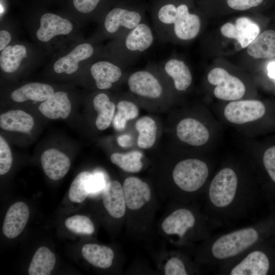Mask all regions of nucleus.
<instances>
[{
  "label": "nucleus",
  "instance_id": "f257e3e1",
  "mask_svg": "<svg viewBox=\"0 0 275 275\" xmlns=\"http://www.w3.org/2000/svg\"><path fill=\"white\" fill-rule=\"evenodd\" d=\"M204 212L216 228L253 219L265 201L260 187L241 180L226 166L213 176L204 191Z\"/></svg>",
  "mask_w": 275,
  "mask_h": 275
},
{
  "label": "nucleus",
  "instance_id": "f03ea898",
  "mask_svg": "<svg viewBox=\"0 0 275 275\" xmlns=\"http://www.w3.org/2000/svg\"><path fill=\"white\" fill-rule=\"evenodd\" d=\"M275 236V207L268 214L246 226L212 235L198 254L201 263L217 267L258 243Z\"/></svg>",
  "mask_w": 275,
  "mask_h": 275
},
{
  "label": "nucleus",
  "instance_id": "7ed1b4c3",
  "mask_svg": "<svg viewBox=\"0 0 275 275\" xmlns=\"http://www.w3.org/2000/svg\"><path fill=\"white\" fill-rule=\"evenodd\" d=\"M191 0H155L151 7L153 28L162 43L188 41L201 30V19Z\"/></svg>",
  "mask_w": 275,
  "mask_h": 275
},
{
  "label": "nucleus",
  "instance_id": "20e7f679",
  "mask_svg": "<svg viewBox=\"0 0 275 275\" xmlns=\"http://www.w3.org/2000/svg\"><path fill=\"white\" fill-rule=\"evenodd\" d=\"M146 6L134 0L117 2L103 12L98 19V28L90 37L102 42L123 35L146 20Z\"/></svg>",
  "mask_w": 275,
  "mask_h": 275
},
{
  "label": "nucleus",
  "instance_id": "39448f33",
  "mask_svg": "<svg viewBox=\"0 0 275 275\" xmlns=\"http://www.w3.org/2000/svg\"><path fill=\"white\" fill-rule=\"evenodd\" d=\"M32 36L41 49L49 54L82 38L79 37V25L70 18L47 12L35 22Z\"/></svg>",
  "mask_w": 275,
  "mask_h": 275
},
{
  "label": "nucleus",
  "instance_id": "423d86ee",
  "mask_svg": "<svg viewBox=\"0 0 275 275\" xmlns=\"http://www.w3.org/2000/svg\"><path fill=\"white\" fill-rule=\"evenodd\" d=\"M273 237L223 263L216 267L217 274H275V243Z\"/></svg>",
  "mask_w": 275,
  "mask_h": 275
},
{
  "label": "nucleus",
  "instance_id": "0eeeda50",
  "mask_svg": "<svg viewBox=\"0 0 275 275\" xmlns=\"http://www.w3.org/2000/svg\"><path fill=\"white\" fill-rule=\"evenodd\" d=\"M105 45L91 37L77 40L54 53L49 68L56 75L71 76L92 61L106 56Z\"/></svg>",
  "mask_w": 275,
  "mask_h": 275
},
{
  "label": "nucleus",
  "instance_id": "6e6552de",
  "mask_svg": "<svg viewBox=\"0 0 275 275\" xmlns=\"http://www.w3.org/2000/svg\"><path fill=\"white\" fill-rule=\"evenodd\" d=\"M156 37L153 27L145 20L105 45L106 56L126 67L133 64L153 45Z\"/></svg>",
  "mask_w": 275,
  "mask_h": 275
},
{
  "label": "nucleus",
  "instance_id": "1a4fd4ad",
  "mask_svg": "<svg viewBox=\"0 0 275 275\" xmlns=\"http://www.w3.org/2000/svg\"><path fill=\"white\" fill-rule=\"evenodd\" d=\"M196 212L187 207L176 209L163 221L161 225L163 231L167 235H177L181 240L188 237L190 233H196L204 241L206 240L196 231L209 238L216 228L205 212L197 214Z\"/></svg>",
  "mask_w": 275,
  "mask_h": 275
},
{
  "label": "nucleus",
  "instance_id": "9d476101",
  "mask_svg": "<svg viewBox=\"0 0 275 275\" xmlns=\"http://www.w3.org/2000/svg\"><path fill=\"white\" fill-rule=\"evenodd\" d=\"M210 175L208 164L196 158L185 159L175 166L172 177L177 187L182 192L192 194L205 190Z\"/></svg>",
  "mask_w": 275,
  "mask_h": 275
},
{
  "label": "nucleus",
  "instance_id": "9b49d317",
  "mask_svg": "<svg viewBox=\"0 0 275 275\" xmlns=\"http://www.w3.org/2000/svg\"><path fill=\"white\" fill-rule=\"evenodd\" d=\"M40 53L29 43L15 40L0 51V68L7 74H12L38 63Z\"/></svg>",
  "mask_w": 275,
  "mask_h": 275
},
{
  "label": "nucleus",
  "instance_id": "f8f14e48",
  "mask_svg": "<svg viewBox=\"0 0 275 275\" xmlns=\"http://www.w3.org/2000/svg\"><path fill=\"white\" fill-rule=\"evenodd\" d=\"M149 64L145 69L132 73L127 78V85L137 96L156 100L162 97L165 89L156 64Z\"/></svg>",
  "mask_w": 275,
  "mask_h": 275
},
{
  "label": "nucleus",
  "instance_id": "ddd939ff",
  "mask_svg": "<svg viewBox=\"0 0 275 275\" xmlns=\"http://www.w3.org/2000/svg\"><path fill=\"white\" fill-rule=\"evenodd\" d=\"M125 68L106 56L92 61L81 71L89 76L97 89L106 90L121 80Z\"/></svg>",
  "mask_w": 275,
  "mask_h": 275
},
{
  "label": "nucleus",
  "instance_id": "4468645a",
  "mask_svg": "<svg viewBox=\"0 0 275 275\" xmlns=\"http://www.w3.org/2000/svg\"><path fill=\"white\" fill-rule=\"evenodd\" d=\"M208 82L216 86L214 95L218 99L234 101L241 98L245 92V87L238 78L231 75L225 69L216 67L208 74Z\"/></svg>",
  "mask_w": 275,
  "mask_h": 275
},
{
  "label": "nucleus",
  "instance_id": "2eb2a0df",
  "mask_svg": "<svg viewBox=\"0 0 275 275\" xmlns=\"http://www.w3.org/2000/svg\"><path fill=\"white\" fill-rule=\"evenodd\" d=\"M265 105L257 100L233 101L225 107L224 114L231 123L241 124L261 118L265 114Z\"/></svg>",
  "mask_w": 275,
  "mask_h": 275
},
{
  "label": "nucleus",
  "instance_id": "dca6fc26",
  "mask_svg": "<svg viewBox=\"0 0 275 275\" xmlns=\"http://www.w3.org/2000/svg\"><path fill=\"white\" fill-rule=\"evenodd\" d=\"M159 72L173 82L174 88L178 91H185L191 85L192 75L190 71L182 60L174 57L155 64Z\"/></svg>",
  "mask_w": 275,
  "mask_h": 275
},
{
  "label": "nucleus",
  "instance_id": "f3484780",
  "mask_svg": "<svg viewBox=\"0 0 275 275\" xmlns=\"http://www.w3.org/2000/svg\"><path fill=\"white\" fill-rule=\"evenodd\" d=\"M220 30L223 36L236 40L242 48L247 47L260 34V31L259 25L247 17L238 18L235 23L227 22Z\"/></svg>",
  "mask_w": 275,
  "mask_h": 275
},
{
  "label": "nucleus",
  "instance_id": "a211bd4d",
  "mask_svg": "<svg viewBox=\"0 0 275 275\" xmlns=\"http://www.w3.org/2000/svg\"><path fill=\"white\" fill-rule=\"evenodd\" d=\"M126 206L132 210L141 208L151 199L149 185L135 177L127 178L123 184Z\"/></svg>",
  "mask_w": 275,
  "mask_h": 275
},
{
  "label": "nucleus",
  "instance_id": "6ab92c4d",
  "mask_svg": "<svg viewBox=\"0 0 275 275\" xmlns=\"http://www.w3.org/2000/svg\"><path fill=\"white\" fill-rule=\"evenodd\" d=\"M42 167L50 179L58 180L63 178L70 168V160L64 153L56 149L44 151L41 156Z\"/></svg>",
  "mask_w": 275,
  "mask_h": 275
},
{
  "label": "nucleus",
  "instance_id": "aec40b11",
  "mask_svg": "<svg viewBox=\"0 0 275 275\" xmlns=\"http://www.w3.org/2000/svg\"><path fill=\"white\" fill-rule=\"evenodd\" d=\"M176 134L181 141L195 146L204 145L209 138L207 128L200 121L190 118L179 122L176 127Z\"/></svg>",
  "mask_w": 275,
  "mask_h": 275
},
{
  "label": "nucleus",
  "instance_id": "412c9836",
  "mask_svg": "<svg viewBox=\"0 0 275 275\" xmlns=\"http://www.w3.org/2000/svg\"><path fill=\"white\" fill-rule=\"evenodd\" d=\"M30 215L26 204L18 202L13 204L8 210L3 226V232L9 238L18 236L24 229Z\"/></svg>",
  "mask_w": 275,
  "mask_h": 275
},
{
  "label": "nucleus",
  "instance_id": "4be33fe9",
  "mask_svg": "<svg viewBox=\"0 0 275 275\" xmlns=\"http://www.w3.org/2000/svg\"><path fill=\"white\" fill-rule=\"evenodd\" d=\"M55 92L54 88L50 85L31 82L14 89L10 97L13 101L17 103L29 100L42 102L49 98Z\"/></svg>",
  "mask_w": 275,
  "mask_h": 275
},
{
  "label": "nucleus",
  "instance_id": "5701e85b",
  "mask_svg": "<svg viewBox=\"0 0 275 275\" xmlns=\"http://www.w3.org/2000/svg\"><path fill=\"white\" fill-rule=\"evenodd\" d=\"M264 179L260 186L265 202L275 207V145L267 149L262 158Z\"/></svg>",
  "mask_w": 275,
  "mask_h": 275
},
{
  "label": "nucleus",
  "instance_id": "b1692460",
  "mask_svg": "<svg viewBox=\"0 0 275 275\" xmlns=\"http://www.w3.org/2000/svg\"><path fill=\"white\" fill-rule=\"evenodd\" d=\"M38 108L40 113L48 119H66L71 113V103L67 92L58 91L41 102Z\"/></svg>",
  "mask_w": 275,
  "mask_h": 275
},
{
  "label": "nucleus",
  "instance_id": "393cba45",
  "mask_svg": "<svg viewBox=\"0 0 275 275\" xmlns=\"http://www.w3.org/2000/svg\"><path fill=\"white\" fill-rule=\"evenodd\" d=\"M103 203L108 213L113 217L124 216L126 202L123 186L116 180L108 181L103 191Z\"/></svg>",
  "mask_w": 275,
  "mask_h": 275
},
{
  "label": "nucleus",
  "instance_id": "a878e982",
  "mask_svg": "<svg viewBox=\"0 0 275 275\" xmlns=\"http://www.w3.org/2000/svg\"><path fill=\"white\" fill-rule=\"evenodd\" d=\"M34 125L33 117L22 110H11L0 116V127L6 131L27 133Z\"/></svg>",
  "mask_w": 275,
  "mask_h": 275
},
{
  "label": "nucleus",
  "instance_id": "bb28decb",
  "mask_svg": "<svg viewBox=\"0 0 275 275\" xmlns=\"http://www.w3.org/2000/svg\"><path fill=\"white\" fill-rule=\"evenodd\" d=\"M247 53L257 59L275 57V31L266 30L259 34L247 47Z\"/></svg>",
  "mask_w": 275,
  "mask_h": 275
},
{
  "label": "nucleus",
  "instance_id": "cd10ccee",
  "mask_svg": "<svg viewBox=\"0 0 275 275\" xmlns=\"http://www.w3.org/2000/svg\"><path fill=\"white\" fill-rule=\"evenodd\" d=\"M94 109L97 112L95 121L96 127L100 130L107 129L113 120L116 105L105 93L96 94L93 99Z\"/></svg>",
  "mask_w": 275,
  "mask_h": 275
},
{
  "label": "nucleus",
  "instance_id": "c85d7f7f",
  "mask_svg": "<svg viewBox=\"0 0 275 275\" xmlns=\"http://www.w3.org/2000/svg\"><path fill=\"white\" fill-rule=\"evenodd\" d=\"M81 253L89 263L101 268L109 267L114 257V252L110 248L93 243L84 245Z\"/></svg>",
  "mask_w": 275,
  "mask_h": 275
},
{
  "label": "nucleus",
  "instance_id": "c756f323",
  "mask_svg": "<svg viewBox=\"0 0 275 275\" xmlns=\"http://www.w3.org/2000/svg\"><path fill=\"white\" fill-rule=\"evenodd\" d=\"M56 257L47 248L42 246L35 252L29 267L30 275H49L53 269Z\"/></svg>",
  "mask_w": 275,
  "mask_h": 275
},
{
  "label": "nucleus",
  "instance_id": "7c9ffc66",
  "mask_svg": "<svg viewBox=\"0 0 275 275\" xmlns=\"http://www.w3.org/2000/svg\"><path fill=\"white\" fill-rule=\"evenodd\" d=\"M135 127L139 132V147L142 149L152 147L156 138L157 126L155 121L150 117L144 116L137 120Z\"/></svg>",
  "mask_w": 275,
  "mask_h": 275
},
{
  "label": "nucleus",
  "instance_id": "2f4dec72",
  "mask_svg": "<svg viewBox=\"0 0 275 275\" xmlns=\"http://www.w3.org/2000/svg\"><path fill=\"white\" fill-rule=\"evenodd\" d=\"M142 157L141 152L132 151L126 153H114L111 156V160L125 172L137 173L143 167Z\"/></svg>",
  "mask_w": 275,
  "mask_h": 275
},
{
  "label": "nucleus",
  "instance_id": "473e14b6",
  "mask_svg": "<svg viewBox=\"0 0 275 275\" xmlns=\"http://www.w3.org/2000/svg\"><path fill=\"white\" fill-rule=\"evenodd\" d=\"M117 112L113 120L115 128L119 131L123 130L128 120L136 118L139 109L133 102L127 100H120L117 105Z\"/></svg>",
  "mask_w": 275,
  "mask_h": 275
},
{
  "label": "nucleus",
  "instance_id": "72a5a7b5",
  "mask_svg": "<svg viewBox=\"0 0 275 275\" xmlns=\"http://www.w3.org/2000/svg\"><path fill=\"white\" fill-rule=\"evenodd\" d=\"M91 175L92 173L84 171L78 174L74 178L68 192L70 201L81 203L89 196V180Z\"/></svg>",
  "mask_w": 275,
  "mask_h": 275
},
{
  "label": "nucleus",
  "instance_id": "f704fd0d",
  "mask_svg": "<svg viewBox=\"0 0 275 275\" xmlns=\"http://www.w3.org/2000/svg\"><path fill=\"white\" fill-rule=\"evenodd\" d=\"M65 225L70 231L78 234L90 235L95 230L91 220L84 215H76L71 216L66 220Z\"/></svg>",
  "mask_w": 275,
  "mask_h": 275
},
{
  "label": "nucleus",
  "instance_id": "c9c22d12",
  "mask_svg": "<svg viewBox=\"0 0 275 275\" xmlns=\"http://www.w3.org/2000/svg\"><path fill=\"white\" fill-rule=\"evenodd\" d=\"M103 0H73L75 9L80 14L98 19L97 11Z\"/></svg>",
  "mask_w": 275,
  "mask_h": 275
},
{
  "label": "nucleus",
  "instance_id": "e433bc0d",
  "mask_svg": "<svg viewBox=\"0 0 275 275\" xmlns=\"http://www.w3.org/2000/svg\"><path fill=\"white\" fill-rule=\"evenodd\" d=\"M12 164L11 149L4 138L0 136V175L9 172Z\"/></svg>",
  "mask_w": 275,
  "mask_h": 275
},
{
  "label": "nucleus",
  "instance_id": "4c0bfd02",
  "mask_svg": "<svg viewBox=\"0 0 275 275\" xmlns=\"http://www.w3.org/2000/svg\"><path fill=\"white\" fill-rule=\"evenodd\" d=\"M166 275H187L189 274L184 261L178 257L170 258L164 266Z\"/></svg>",
  "mask_w": 275,
  "mask_h": 275
},
{
  "label": "nucleus",
  "instance_id": "58836bf2",
  "mask_svg": "<svg viewBox=\"0 0 275 275\" xmlns=\"http://www.w3.org/2000/svg\"><path fill=\"white\" fill-rule=\"evenodd\" d=\"M108 182L102 172L96 171L92 173L89 180V196H95L103 192Z\"/></svg>",
  "mask_w": 275,
  "mask_h": 275
},
{
  "label": "nucleus",
  "instance_id": "ea45409f",
  "mask_svg": "<svg viewBox=\"0 0 275 275\" xmlns=\"http://www.w3.org/2000/svg\"><path fill=\"white\" fill-rule=\"evenodd\" d=\"M264 0H227V4L230 8L238 11H244L256 7Z\"/></svg>",
  "mask_w": 275,
  "mask_h": 275
},
{
  "label": "nucleus",
  "instance_id": "a19ab883",
  "mask_svg": "<svg viewBox=\"0 0 275 275\" xmlns=\"http://www.w3.org/2000/svg\"><path fill=\"white\" fill-rule=\"evenodd\" d=\"M15 39L10 28L1 26L0 30V51L12 43Z\"/></svg>",
  "mask_w": 275,
  "mask_h": 275
},
{
  "label": "nucleus",
  "instance_id": "79ce46f5",
  "mask_svg": "<svg viewBox=\"0 0 275 275\" xmlns=\"http://www.w3.org/2000/svg\"><path fill=\"white\" fill-rule=\"evenodd\" d=\"M119 144L123 147H127L130 144V137L127 135H122L118 138Z\"/></svg>",
  "mask_w": 275,
  "mask_h": 275
},
{
  "label": "nucleus",
  "instance_id": "37998d69",
  "mask_svg": "<svg viewBox=\"0 0 275 275\" xmlns=\"http://www.w3.org/2000/svg\"><path fill=\"white\" fill-rule=\"evenodd\" d=\"M267 69L268 76L275 79V62H270L268 65Z\"/></svg>",
  "mask_w": 275,
  "mask_h": 275
},
{
  "label": "nucleus",
  "instance_id": "c03bdc74",
  "mask_svg": "<svg viewBox=\"0 0 275 275\" xmlns=\"http://www.w3.org/2000/svg\"><path fill=\"white\" fill-rule=\"evenodd\" d=\"M273 240H274V243H275V236H274V237H273Z\"/></svg>",
  "mask_w": 275,
  "mask_h": 275
}]
</instances>
